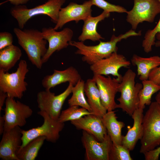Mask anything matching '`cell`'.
<instances>
[{"mask_svg":"<svg viewBox=\"0 0 160 160\" xmlns=\"http://www.w3.org/2000/svg\"><path fill=\"white\" fill-rule=\"evenodd\" d=\"M109 160H132L130 151L122 145L112 143L109 153Z\"/></svg>","mask_w":160,"mask_h":160,"instance_id":"obj_30","label":"cell"},{"mask_svg":"<svg viewBox=\"0 0 160 160\" xmlns=\"http://www.w3.org/2000/svg\"><path fill=\"white\" fill-rule=\"evenodd\" d=\"M73 86L69 83L65 90L57 95L50 90L39 92L37 95V102L40 111L45 112L53 119L58 120L63 104L72 93Z\"/></svg>","mask_w":160,"mask_h":160,"instance_id":"obj_9","label":"cell"},{"mask_svg":"<svg viewBox=\"0 0 160 160\" xmlns=\"http://www.w3.org/2000/svg\"><path fill=\"white\" fill-rule=\"evenodd\" d=\"M143 112V109L139 108L135 111L131 116L133 120L132 127H127V134L123 136L122 145L130 151L134 149L137 142L142 136Z\"/></svg>","mask_w":160,"mask_h":160,"instance_id":"obj_19","label":"cell"},{"mask_svg":"<svg viewBox=\"0 0 160 160\" xmlns=\"http://www.w3.org/2000/svg\"><path fill=\"white\" fill-rule=\"evenodd\" d=\"M155 100L156 101L157 103L160 107V90L156 96Z\"/></svg>","mask_w":160,"mask_h":160,"instance_id":"obj_38","label":"cell"},{"mask_svg":"<svg viewBox=\"0 0 160 160\" xmlns=\"http://www.w3.org/2000/svg\"><path fill=\"white\" fill-rule=\"evenodd\" d=\"M160 13V2L158 0H134L132 8L127 13V20L135 30L140 23H152Z\"/></svg>","mask_w":160,"mask_h":160,"instance_id":"obj_8","label":"cell"},{"mask_svg":"<svg viewBox=\"0 0 160 160\" xmlns=\"http://www.w3.org/2000/svg\"><path fill=\"white\" fill-rule=\"evenodd\" d=\"M8 97L6 93L0 90V112L2 110V107L5 104L6 100Z\"/></svg>","mask_w":160,"mask_h":160,"instance_id":"obj_35","label":"cell"},{"mask_svg":"<svg viewBox=\"0 0 160 160\" xmlns=\"http://www.w3.org/2000/svg\"><path fill=\"white\" fill-rule=\"evenodd\" d=\"M143 132L140 152L144 153L160 145V107L152 102L143 116Z\"/></svg>","mask_w":160,"mask_h":160,"instance_id":"obj_3","label":"cell"},{"mask_svg":"<svg viewBox=\"0 0 160 160\" xmlns=\"http://www.w3.org/2000/svg\"><path fill=\"white\" fill-rule=\"evenodd\" d=\"M4 131L16 127H22L26 124L27 119L33 114V111L28 105L14 98L8 96L5 103Z\"/></svg>","mask_w":160,"mask_h":160,"instance_id":"obj_10","label":"cell"},{"mask_svg":"<svg viewBox=\"0 0 160 160\" xmlns=\"http://www.w3.org/2000/svg\"><path fill=\"white\" fill-rule=\"evenodd\" d=\"M21 129L16 127L4 131L0 143V158L3 160H19L16 153L22 144Z\"/></svg>","mask_w":160,"mask_h":160,"instance_id":"obj_16","label":"cell"},{"mask_svg":"<svg viewBox=\"0 0 160 160\" xmlns=\"http://www.w3.org/2000/svg\"><path fill=\"white\" fill-rule=\"evenodd\" d=\"M85 83L84 81L81 79L73 86L72 90V94L68 100V103L69 106L74 105L80 106L92 112L90 107L84 95Z\"/></svg>","mask_w":160,"mask_h":160,"instance_id":"obj_27","label":"cell"},{"mask_svg":"<svg viewBox=\"0 0 160 160\" xmlns=\"http://www.w3.org/2000/svg\"><path fill=\"white\" fill-rule=\"evenodd\" d=\"M46 140L44 137H39L29 142L21 147L16 153L19 160H34L39 152Z\"/></svg>","mask_w":160,"mask_h":160,"instance_id":"obj_25","label":"cell"},{"mask_svg":"<svg viewBox=\"0 0 160 160\" xmlns=\"http://www.w3.org/2000/svg\"><path fill=\"white\" fill-rule=\"evenodd\" d=\"M155 44L160 47V18L155 28L145 33L142 46L145 52L148 53L151 51L152 46Z\"/></svg>","mask_w":160,"mask_h":160,"instance_id":"obj_28","label":"cell"},{"mask_svg":"<svg viewBox=\"0 0 160 160\" xmlns=\"http://www.w3.org/2000/svg\"><path fill=\"white\" fill-rule=\"evenodd\" d=\"M81 141L85 150L87 160H109L112 142L108 135L102 142L98 141L92 135L83 130Z\"/></svg>","mask_w":160,"mask_h":160,"instance_id":"obj_12","label":"cell"},{"mask_svg":"<svg viewBox=\"0 0 160 160\" xmlns=\"http://www.w3.org/2000/svg\"><path fill=\"white\" fill-rule=\"evenodd\" d=\"M93 5L102 9L103 11L119 13H127V11L124 7L110 3L105 0H92Z\"/></svg>","mask_w":160,"mask_h":160,"instance_id":"obj_31","label":"cell"},{"mask_svg":"<svg viewBox=\"0 0 160 160\" xmlns=\"http://www.w3.org/2000/svg\"><path fill=\"white\" fill-rule=\"evenodd\" d=\"M44 38L48 42L47 52L42 58L43 64L47 62L53 54L67 47L73 35V31L66 27L60 31L53 28H44L41 31Z\"/></svg>","mask_w":160,"mask_h":160,"instance_id":"obj_11","label":"cell"},{"mask_svg":"<svg viewBox=\"0 0 160 160\" xmlns=\"http://www.w3.org/2000/svg\"><path fill=\"white\" fill-rule=\"evenodd\" d=\"M95 80L100 92L101 103L107 111H113L117 108L115 97L119 92L120 82L116 78L108 76L94 75Z\"/></svg>","mask_w":160,"mask_h":160,"instance_id":"obj_15","label":"cell"},{"mask_svg":"<svg viewBox=\"0 0 160 160\" xmlns=\"http://www.w3.org/2000/svg\"><path fill=\"white\" fill-rule=\"evenodd\" d=\"M71 123L77 129L87 132L100 142L104 141L108 135L101 118L94 114L85 115Z\"/></svg>","mask_w":160,"mask_h":160,"instance_id":"obj_17","label":"cell"},{"mask_svg":"<svg viewBox=\"0 0 160 160\" xmlns=\"http://www.w3.org/2000/svg\"><path fill=\"white\" fill-rule=\"evenodd\" d=\"M110 12L103 11L100 15L93 17L90 16L84 21L82 33L78 37L79 41L84 42L87 40L93 41L104 39L97 31V26L100 21L109 17Z\"/></svg>","mask_w":160,"mask_h":160,"instance_id":"obj_21","label":"cell"},{"mask_svg":"<svg viewBox=\"0 0 160 160\" xmlns=\"http://www.w3.org/2000/svg\"><path fill=\"white\" fill-rule=\"evenodd\" d=\"M30 0H7L10 3L14 6L24 5L27 4Z\"/></svg>","mask_w":160,"mask_h":160,"instance_id":"obj_36","label":"cell"},{"mask_svg":"<svg viewBox=\"0 0 160 160\" xmlns=\"http://www.w3.org/2000/svg\"><path fill=\"white\" fill-rule=\"evenodd\" d=\"M81 79L78 71L73 66H70L62 71L54 70L53 73L45 76L41 81V84L45 90H50L63 83L68 82L74 86Z\"/></svg>","mask_w":160,"mask_h":160,"instance_id":"obj_18","label":"cell"},{"mask_svg":"<svg viewBox=\"0 0 160 160\" xmlns=\"http://www.w3.org/2000/svg\"><path fill=\"white\" fill-rule=\"evenodd\" d=\"M131 62L137 66V75L140 80L142 81L148 79L151 71L160 65V57L153 56L144 57L135 54L132 58Z\"/></svg>","mask_w":160,"mask_h":160,"instance_id":"obj_23","label":"cell"},{"mask_svg":"<svg viewBox=\"0 0 160 160\" xmlns=\"http://www.w3.org/2000/svg\"><path fill=\"white\" fill-rule=\"evenodd\" d=\"M13 31L18 43L25 52L31 63L37 68H41L42 58L46 53L47 41L41 31L34 29H21L15 27Z\"/></svg>","mask_w":160,"mask_h":160,"instance_id":"obj_2","label":"cell"},{"mask_svg":"<svg viewBox=\"0 0 160 160\" xmlns=\"http://www.w3.org/2000/svg\"><path fill=\"white\" fill-rule=\"evenodd\" d=\"M93 5L92 0L86 1L82 4L70 3L66 7L61 9L58 21L53 29L57 30L61 28L70 21H74L77 23L81 20L84 21L91 16Z\"/></svg>","mask_w":160,"mask_h":160,"instance_id":"obj_13","label":"cell"},{"mask_svg":"<svg viewBox=\"0 0 160 160\" xmlns=\"http://www.w3.org/2000/svg\"><path fill=\"white\" fill-rule=\"evenodd\" d=\"M13 37L8 32H0V50L13 44Z\"/></svg>","mask_w":160,"mask_h":160,"instance_id":"obj_32","label":"cell"},{"mask_svg":"<svg viewBox=\"0 0 160 160\" xmlns=\"http://www.w3.org/2000/svg\"><path fill=\"white\" fill-rule=\"evenodd\" d=\"M143 87L139 93L138 108L143 109L145 105H150L153 95L160 90V85L149 79L142 81Z\"/></svg>","mask_w":160,"mask_h":160,"instance_id":"obj_26","label":"cell"},{"mask_svg":"<svg viewBox=\"0 0 160 160\" xmlns=\"http://www.w3.org/2000/svg\"><path fill=\"white\" fill-rule=\"evenodd\" d=\"M22 55L21 49L13 44L0 50V70L7 72L15 65Z\"/></svg>","mask_w":160,"mask_h":160,"instance_id":"obj_24","label":"cell"},{"mask_svg":"<svg viewBox=\"0 0 160 160\" xmlns=\"http://www.w3.org/2000/svg\"><path fill=\"white\" fill-rule=\"evenodd\" d=\"M93 114L86 109L78 106H70L68 108L61 111L58 120L64 123L68 121L76 120L86 115Z\"/></svg>","mask_w":160,"mask_h":160,"instance_id":"obj_29","label":"cell"},{"mask_svg":"<svg viewBox=\"0 0 160 160\" xmlns=\"http://www.w3.org/2000/svg\"><path fill=\"white\" fill-rule=\"evenodd\" d=\"M158 0V1H159L160 2V0Z\"/></svg>","mask_w":160,"mask_h":160,"instance_id":"obj_39","label":"cell"},{"mask_svg":"<svg viewBox=\"0 0 160 160\" xmlns=\"http://www.w3.org/2000/svg\"><path fill=\"white\" fill-rule=\"evenodd\" d=\"M37 113L43 117V123L40 126L28 130L21 129L22 142L21 147L39 137H44L46 140L52 143L56 142L59 138L60 133L64 127V123L53 119L44 112L40 111Z\"/></svg>","mask_w":160,"mask_h":160,"instance_id":"obj_7","label":"cell"},{"mask_svg":"<svg viewBox=\"0 0 160 160\" xmlns=\"http://www.w3.org/2000/svg\"><path fill=\"white\" fill-rule=\"evenodd\" d=\"M136 73L131 69H128L122 76L120 83L119 92V102L117 108H120L131 116L135 111L138 108L139 103V93L143 87L142 84L135 82Z\"/></svg>","mask_w":160,"mask_h":160,"instance_id":"obj_5","label":"cell"},{"mask_svg":"<svg viewBox=\"0 0 160 160\" xmlns=\"http://www.w3.org/2000/svg\"><path fill=\"white\" fill-rule=\"evenodd\" d=\"M84 90L92 112L102 118L107 111L102 104L99 90L93 78L87 80L85 83Z\"/></svg>","mask_w":160,"mask_h":160,"instance_id":"obj_20","label":"cell"},{"mask_svg":"<svg viewBox=\"0 0 160 160\" xmlns=\"http://www.w3.org/2000/svg\"><path fill=\"white\" fill-rule=\"evenodd\" d=\"M117 118L115 111L113 110L107 111L101 119L112 143L122 145L121 130L125 124L123 122L118 121Z\"/></svg>","mask_w":160,"mask_h":160,"instance_id":"obj_22","label":"cell"},{"mask_svg":"<svg viewBox=\"0 0 160 160\" xmlns=\"http://www.w3.org/2000/svg\"><path fill=\"white\" fill-rule=\"evenodd\" d=\"M29 71L26 61L21 60L16 71L9 73L0 70V90L8 96L21 99L27 90L28 84L25 81Z\"/></svg>","mask_w":160,"mask_h":160,"instance_id":"obj_6","label":"cell"},{"mask_svg":"<svg viewBox=\"0 0 160 160\" xmlns=\"http://www.w3.org/2000/svg\"><path fill=\"white\" fill-rule=\"evenodd\" d=\"M146 160H158L160 155V145L143 153Z\"/></svg>","mask_w":160,"mask_h":160,"instance_id":"obj_33","label":"cell"},{"mask_svg":"<svg viewBox=\"0 0 160 160\" xmlns=\"http://www.w3.org/2000/svg\"><path fill=\"white\" fill-rule=\"evenodd\" d=\"M141 34L140 31L137 33L131 29L118 36L113 34L109 41H100L98 44L95 46H87L83 42L71 40L69 43L70 45L77 49L75 53L83 55L82 60L83 61L91 65L101 59L108 57L113 53L117 52V44L122 40Z\"/></svg>","mask_w":160,"mask_h":160,"instance_id":"obj_1","label":"cell"},{"mask_svg":"<svg viewBox=\"0 0 160 160\" xmlns=\"http://www.w3.org/2000/svg\"><path fill=\"white\" fill-rule=\"evenodd\" d=\"M148 79L160 85V65L151 71L149 74Z\"/></svg>","mask_w":160,"mask_h":160,"instance_id":"obj_34","label":"cell"},{"mask_svg":"<svg viewBox=\"0 0 160 160\" xmlns=\"http://www.w3.org/2000/svg\"><path fill=\"white\" fill-rule=\"evenodd\" d=\"M5 121L3 116H0V135H2L4 132Z\"/></svg>","mask_w":160,"mask_h":160,"instance_id":"obj_37","label":"cell"},{"mask_svg":"<svg viewBox=\"0 0 160 160\" xmlns=\"http://www.w3.org/2000/svg\"><path fill=\"white\" fill-rule=\"evenodd\" d=\"M131 64L124 56L115 52L90 65V69L94 75H111L116 77L120 82L122 76L119 73V69L122 67L128 68Z\"/></svg>","mask_w":160,"mask_h":160,"instance_id":"obj_14","label":"cell"},{"mask_svg":"<svg viewBox=\"0 0 160 160\" xmlns=\"http://www.w3.org/2000/svg\"><path fill=\"white\" fill-rule=\"evenodd\" d=\"M65 1L48 0L44 4L31 8H28L24 5L14 6L11 8L10 13L16 20L19 28L21 29L23 28L29 19L40 15L48 16L51 20L56 24L60 10Z\"/></svg>","mask_w":160,"mask_h":160,"instance_id":"obj_4","label":"cell"}]
</instances>
